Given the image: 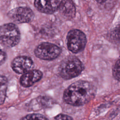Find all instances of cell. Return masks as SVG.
Masks as SVG:
<instances>
[{
    "label": "cell",
    "mask_w": 120,
    "mask_h": 120,
    "mask_svg": "<svg viewBox=\"0 0 120 120\" xmlns=\"http://www.w3.org/2000/svg\"><path fill=\"white\" fill-rule=\"evenodd\" d=\"M68 50L73 53L82 51L86 44L87 39L83 32L79 30H70L67 37Z\"/></svg>",
    "instance_id": "4"
},
{
    "label": "cell",
    "mask_w": 120,
    "mask_h": 120,
    "mask_svg": "<svg viewBox=\"0 0 120 120\" xmlns=\"http://www.w3.org/2000/svg\"><path fill=\"white\" fill-rule=\"evenodd\" d=\"M107 0H96V1L99 3H102L105 1H106Z\"/></svg>",
    "instance_id": "17"
},
{
    "label": "cell",
    "mask_w": 120,
    "mask_h": 120,
    "mask_svg": "<svg viewBox=\"0 0 120 120\" xmlns=\"http://www.w3.org/2000/svg\"><path fill=\"white\" fill-rule=\"evenodd\" d=\"M42 73L38 70H31L23 74L20 79L22 86L29 87L39 81L42 77Z\"/></svg>",
    "instance_id": "9"
},
{
    "label": "cell",
    "mask_w": 120,
    "mask_h": 120,
    "mask_svg": "<svg viewBox=\"0 0 120 120\" xmlns=\"http://www.w3.org/2000/svg\"><path fill=\"white\" fill-rule=\"evenodd\" d=\"M55 120H73L70 116L63 114H60L57 115L55 117Z\"/></svg>",
    "instance_id": "15"
},
{
    "label": "cell",
    "mask_w": 120,
    "mask_h": 120,
    "mask_svg": "<svg viewBox=\"0 0 120 120\" xmlns=\"http://www.w3.org/2000/svg\"><path fill=\"white\" fill-rule=\"evenodd\" d=\"M8 81L3 76H0V105L2 104L6 98Z\"/></svg>",
    "instance_id": "11"
},
{
    "label": "cell",
    "mask_w": 120,
    "mask_h": 120,
    "mask_svg": "<svg viewBox=\"0 0 120 120\" xmlns=\"http://www.w3.org/2000/svg\"><path fill=\"white\" fill-rule=\"evenodd\" d=\"M112 75L117 80L120 81V59L117 60L113 67Z\"/></svg>",
    "instance_id": "14"
},
{
    "label": "cell",
    "mask_w": 120,
    "mask_h": 120,
    "mask_svg": "<svg viewBox=\"0 0 120 120\" xmlns=\"http://www.w3.org/2000/svg\"><path fill=\"white\" fill-rule=\"evenodd\" d=\"M20 33L14 23H6L0 26V42L4 45L12 47L19 42Z\"/></svg>",
    "instance_id": "3"
},
{
    "label": "cell",
    "mask_w": 120,
    "mask_h": 120,
    "mask_svg": "<svg viewBox=\"0 0 120 120\" xmlns=\"http://www.w3.org/2000/svg\"><path fill=\"white\" fill-rule=\"evenodd\" d=\"M111 38L115 42L120 43V24L111 32Z\"/></svg>",
    "instance_id": "13"
},
{
    "label": "cell",
    "mask_w": 120,
    "mask_h": 120,
    "mask_svg": "<svg viewBox=\"0 0 120 120\" xmlns=\"http://www.w3.org/2000/svg\"><path fill=\"white\" fill-rule=\"evenodd\" d=\"M96 92V88L91 83L85 81H78L73 83L65 90L63 98L68 104L80 106L91 100Z\"/></svg>",
    "instance_id": "1"
},
{
    "label": "cell",
    "mask_w": 120,
    "mask_h": 120,
    "mask_svg": "<svg viewBox=\"0 0 120 120\" xmlns=\"http://www.w3.org/2000/svg\"><path fill=\"white\" fill-rule=\"evenodd\" d=\"M21 120H48L44 116L38 113L28 114L23 117Z\"/></svg>",
    "instance_id": "12"
},
{
    "label": "cell",
    "mask_w": 120,
    "mask_h": 120,
    "mask_svg": "<svg viewBox=\"0 0 120 120\" xmlns=\"http://www.w3.org/2000/svg\"><path fill=\"white\" fill-rule=\"evenodd\" d=\"M60 48L55 44L44 42L39 45L35 49V55L38 58L51 60L57 58L61 53Z\"/></svg>",
    "instance_id": "5"
},
{
    "label": "cell",
    "mask_w": 120,
    "mask_h": 120,
    "mask_svg": "<svg viewBox=\"0 0 120 120\" xmlns=\"http://www.w3.org/2000/svg\"><path fill=\"white\" fill-rule=\"evenodd\" d=\"M33 62L31 59L25 56H20L15 58L11 63L13 70L18 74H24L32 70Z\"/></svg>",
    "instance_id": "7"
},
{
    "label": "cell",
    "mask_w": 120,
    "mask_h": 120,
    "mask_svg": "<svg viewBox=\"0 0 120 120\" xmlns=\"http://www.w3.org/2000/svg\"><path fill=\"white\" fill-rule=\"evenodd\" d=\"M60 0H35L34 5L40 12L51 14L59 8Z\"/></svg>",
    "instance_id": "8"
},
{
    "label": "cell",
    "mask_w": 120,
    "mask_h": 120,
    "mask_svg": "<svg viewBox=\"0 0 120 120\" xmlns=\"http://www.w3.org/2000/svg\"><path fill=\"white\" fill-rule=\"evenodd\" d=\"M59 8L60 13L68 19L73 18L75 15V7L72 0H62Z\"/></svg>",
    "instance_id": "10"
},
{
    "label": "cell",
    "mask_w": 120,
    "mask_h": 120,
    "mask_svg": "<svg viewBox=\"0 0 120 120\" xmlns=\"http://www.w3.org/2000/svg\"><path fill=\"white\" fill-rule=\"evenodd\" d=\"M7 59V55L5 52L0 50V66L3 64Z\"/></svg>",
    "instance_id": "16"
},
{
    "label": "cell",
    "mask_w": 120,
    "mask_h": 120,
    "mask_svg": "<svg viewBox=\"0 0 120 120\" xmlns=\"http://www.w3.org/2000/svg\"><path fill=\"white\" fill-rule=\"evenodd\" d=\"M8 16L13 22L18 23H27L34 17V14L31 9L27 7H18L10 10Z\"/></svg>",
    "instance_id": "6"
},
{
    "label": "cell",
    "mask_w": 120,
    "mask_h": 120,
    "mask_svg": "<svg viewBox=\"0 0 120 120\" xmlns=\"http://www.w3.org/2000/svg\"><path fill=\"white\" fill-rule=\"evenodd\" d=\"M83 69L82 62L76 57L71 56L61 61L59 68V74L63 79L68 80L79 75Z\"/></svg>",
    "instance_id": "2"
}]
</instances>
